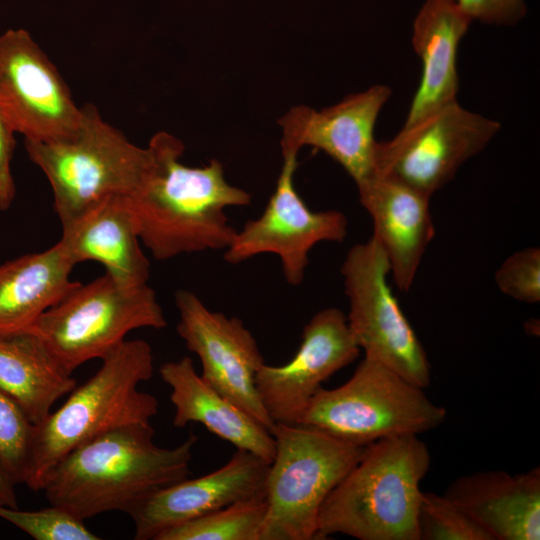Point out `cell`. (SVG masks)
<instances>
[{
    "label": "cell",
    "mask_w": 540,
    "mask_h": 540,
    "mask_svg": "<svg viewBox=\"0 0 540 540\" xmlns=\"http://www.w3.org/2000/svg\"><path fill=\"white\" fill-rule=\"evenodd\" d=\"M148 148L149 168L127 196L141 243L157 260L225 250L237 231L225 210L248 206L251 195L226 181L217 159L202 167L181 163L184 145L167 132L156 133Z\"/></svg>",
    "instance_id": "obj_1"
},
{
    "label": "cell",
    "mask_w": 540,
    "mask_h": 540,
    "mask_svg": "<svg viewBox=\"0 0 540 540\" xmlns=\"http://www.w3.org/2000/svg\"><path fill=\"white\" fill-rule=\"evenodd\" d=\"M151 423L110 430L68 453L43 487L51 505L77 518L122 511L129 514L155 492L191 475L197 437L175 447L154 442Z\"/></svg>",
    "instance_id": "obj_2"
},
{
    "label": "cell",
    "mask_w": 540,
    "mask_h": 540,
    "mask_svg": "<svg viewBox=\"0 0 540 540\" xmlns=\"http://www.w3.org/2000/svg\"><path fill=\"white\" fill-rule=\"evenodd\" d=\"M430 464L429 449L418 435L365 446L324 501L318 539L344 534L359 540H419L420 484Z\"/></svg>",
    "instance_id": "obj_3"
},
{
    "label": "cell",
    "mask_w": 540,
    "mask_h": 540,
    "mask_svg": "<svg viewBox=\"0 0 540 540\" xmlns=\"http://www.w3.org/2000/svg\"><path fill=\"white\" fill-rule=\"evenodd\" d=\"M153 370L151 346L141 339L125 340L105 356L93 376L35 425L24 484L42 491L53 468L74 449L115 428L150 423L159 403L138 385Z\"/></svg>",
    "instance_id": "obj_4"
},
{
    "label": "cell",
    "mask_w": 540,
    "mask_h": 540,
    "mask_svg": "<svg viewBox=\"0 0 540 540\" xmlns=\"http://www.w3.org/2000/svg\"><path fill=\"white\" fill-rule=\"evenodd\" d=\"M81 108V123L71 137L25 140L29 158L51 186L62 227L106 198L134 193L151 162L148 146L130 142L102 119L94 105Z\"/></svg>",
    "instance_id": "obj_5"
},
{
    "label": "cell",
    "mask_w": 540,
    "mask_h": 540,
    "mask_svg": "<svg viewBox=\"0 0 540 540\" xmlns=\"http://www.w3.org/2000/svg\"><path fill=\"white\" fill-rule=\"evenodd\" d=\"M275 455L266 480L267 510L260 540L318 539L320 509L361 458L365 446L318 429L275 423Z\"/></svg>",
    "instance_id": "obj_6"
},
{
    "label": "cell",
    "mask_w": 540,
    "mask_h": 540,
    "mask_svg": "<svg viewBox=\"0 0 540 540\" xmlns=\"http://www.w3.org/2000/svg\"><path fill=\"white\" fill-rule=\"evenodd\" d=\"M446 415V409L433 403L423 388L364 357L344 384L320 387L297 424L367 446L383 438L434 430Z\"/></svg>",
    "instance_id": "obj_7"
},
{
    "label": "cell",
    "mask_w": 540,
    "mask_h": 540,
    "mask_svg": "<svg viewBox=\"0 0 540 540\" xmlns=\"http://www.w3.org/2000/svg\"><path fill=\"white\" fill-rule=\"evenodd\" d=\"M167 320L148 285L126 287L106 273L78 284L30 329L72 374L83 363L102 360L141 328L163 329Z\"/></svg>",
    "instance_id": "obj_8"
},
{
    "label": "cell",
    "mask_w": 540,
    "mask_h": 540,
    "mask_svg": "<svg viewBox=\"0 0 540 540\" xmlns=\"http://www.w3.org/2000/svg\"><path fill=\"white\" fill-rule=\"evenodd\" d=\"M341 273L349 329L366 358L425 389L431 370L425 349L388 283V260L372 236L348 251Z\"/></svg>",
    "instance_id": "obj_9"
},
{
    "label": "cell",
    "mask_w": 540,
    "mask_h": 540,
    "mask_svg": "<svg viewBox=\"0 0 540 540\" xmlns=\"http://www.w3.org/2000/svg\"><path fill=\"white\" fill-rule=\"evenodd\" d=\"M499 129V122L453 101L403 125L392 139L377 142L374 173L431 197L467 160L481 152Z\"/></svg>",
    "instance_id": "obj_10"
},
{
    "label": "cell",
    "mask_w": 540,
    "mask_h": 540,
    "mask_svg": "<svg viewBox=\"0 0 540 540\" xmlns=\"http://www.w3.org/2000/svg\"><path fill=\"white\" fill-rule=\"evenodd\" d=\"M282 155V169L264 211L236 231L224 259L239 264L260 254H275L285 280L298 286L304 280L310 250L320 242H342L348 222L340 211L316 212L306 205L294 185L298 154Z\"/></svg>",
    "instance_id": "obj_11"
},
{
    "label": "cell",
    "mask_w": 540,
    "mask_h": 540,
    "mask_svg": "<svg viewBox=\"0 0 540 540\" xmlns=\"http://www.w3.org/2000/svg\"><path fill=\"white\" fill-rule=\"evenodd\" d=\"M0 113L25 140L51 142L71 137L81 123L69 88L30 34L0 36Z\"/></svg>",
    "instance_id": "obj_12"
},
{
    "label": "cell",
    "mask_w": 540,
    "mask_h": 540,
    "mask_svg": "<svg viewBox=\"0 0 540 540\" xmlns=\"http://www.w3.org/2000/svg\"><path fill=\"white\" fill-rule=\"evenodd\" d=\"M176 330L201 362V377L270 432L275 422L256 388V374L265 363L256 339L237 317L210 310L191 291L175 294Z\"/></svg>",
    "instance_id": "obj_13"
},
{
    "label": "cell",
    "mask_w": 540,
    "mask_h": 540,
    "mask_svg": "<svg viewBox=\"0 0 540 540\" xmlns=\"http://www.w3.org/2000/svg\"><path fill=\"white\" fill-rule=\"evenodd\" d=\"M338 308L318 311L305 325L295 355L279 366L263 364L256 374L259 397L275 423L297 424L322 383L360 354Z\"/></svg>",
    "instance_id": "obj_14"
},
{
    "label": "cell",
    "mask_w": 540,
    "mask_h": 540,
    "mask_svg": "<svg viewBox=\"0 0 540 540\" xmlns=\"http://www.w3.org/2000/svg\"><path fill=\"white\" fill-rule=\"evenodd\" d=\"M391 94L388 86L376 84L321 111L303 105L291 108L279 119L282 153L298 154L301 147L312 146L359 183L374 173V128Z\"/></svg>",
    "instance_id": "obj_15"
},
{
    "label": "cell",
    "mask_w": 540,
    "mask_h": 540,
    "mask_svg": "<svg viewBox=\"0 0 540 540\" xmlns=\"http://www.w3.org/2000/svg\"><path fill=\"white\" fill-rule=\"evenodd\" d=\"M269 465L261 457L237 449L220 468L155 492L129 513L135 524L134 539L154 540L182 522L236 502L266 497Z\"/></svg>",
    "instance_id": "obj_16"
},
{
    "label": "cell",
    "mask_w": 540,
    "mask_h": 540,
    "mask_svg": "<svg viewBox=\"0 0 540 540\" xmlns=\"http://www.w3.org/2000/svg\"><path fill=\"white\" fill-rule=\"evenodd\" d=\"M359 201L373 222V237L388 260L396 286L408 291L435 228L430 196L393 178L371 174L356 184Z\"/></svg>",
    "instance_id": "obj_17"
},
{
    "label": "cell",
    "mask_w": 540,
    "mask_h": 540,
    "mask_svg": "<svg viewBox=\"0 0 540 540\" xmlns=\"http://www.w3.org/2000/svg\"><path fill=\"white\" fill-rule=\"evenodd\" d=\"M492 540L540 539V468L487 470L454 480L444 494Z\"/></svg>",
    "instance_id": "obj_18"
},
{
    "label": "cell",
    "mask_w": 540,
    "mask_h": 540,
    "mask_svg": "<svg viewBox=\"0 0 540 540\" xmlns=\"http://www.w3.org/2000/svg\"><path fill=\"white\" fill-rule=\"evenodd\" d=\"M140 242L126 195L106 198L63 226L59 240L75 265L98 262L107 275L126 287L148 284L150 262Z\"/></svg>",
    "instance_id": "obj_19"
},
{
    "label": "cell",
    "mask_w": 540,
    "mask_h": 540,
    "mask_svg": "<svg viewBox=\"0 0 540 540\" xmlns=\"http://www.w3.org/2000/svg\"><path fill=\"white\" fill-rule=\"evenodd\" d=\"M161 379L171 388L173 425H203L209 432L271 463L275 441L271 432L197 374L190 357L161 365Z\"/></svg>",
    "instance_id": "obj_20"
},
{
    "label": "cell",
    "mask_w": 540,
    "mask_h": 540,
    "mask_svg": "<svg viewBox=\"0 0 540 540\" xmlns=\"http://www.w3.org/2000/svg\"><path fill=\"white\" fill-rule=\"evenodd\" d=\"M471 19L454 0H425L413 21L412 45L422 62L404 125L457 100V53Z\"/></svg>",
    "instance_id": "obj_21"
},
{
    "label": "cell",
    "mask_w": 540,
    "mask_h": 540,
    "mask_svg": "<svg viewBox=\"0 0 540 540\" xmlns=\"http://www.w3.org/2000/svg\"><path fill=\"white\" fill-rule=\"evenodd\" d=\"M75 264L58 242L0 266V335L30 330L38 319L79 282Z\"/></svg>",
    "instance_id": "obj_22"
},
{
    "label": "cell",
    "mask_w": 540,
    "mask_h": 540,
    "mask_svg": "<svg viewBox=\"0 0 540 540\" xmlns=\"http://www.w3.org/2000/svg\"><path fill=\"white\" fill-rule=\"evenodd\" d=\"M77 386L31 330L0 335V390L10 396L34 425Z\"/></svg>",
    "instance_id": "obj_23"
},
{
    "label": "cell",
    "mask_w": 540,
    "mask_h": 540,
    "mask_svg": "<svg viewBox=\"0 0 540 540\" xmlns=\"http://www.w3.org/2000/svg\"><path fill=\"white\" fill-rule=\"evenodd\" d=\"M266 497L236 502L172 526L154 540H260Z\"/></svg>",
    "instance_id": "obj_24"
},
{
    "label": "cell",
    "mask_w": 540,
    "mask_h": 540,
    "mask_svg": "<svg viewBox=\"0 0 540 540\" xmlns=\"http://www.w3.org/2000/svg\"><path fill=\"white\" fill-rule=\"evenodd\" d=\"M419 540H492L491 536L444 495L422 491Z\"/></svg>",
    "instance_id": "obj_25"
},
{
    "label": "cell",
    "mask_w": 540,
    "mask_h": 540,
    "mask_svg": "<svg viewBox=\"0 0 540 540\" xmlns=\"http://www.w3.org/2000/svg\"><path fill=\"white\" fill-rule=\"evenodd\" d=\"M35 425L23 409L0 390V461L11 481L24 484Z\"/></svg>",
    "instance_id": "obj_26"
},
{
    "label": "cell",
    "mask_w": 540,
    "mask_h": 540,
    "mask_svg": "<svg viewBox=\"0 0 540 540\" xmlns=\"http://www.w3.org/2000/svg\"><path fill=\"white\" fill-rule=\"evenodd\" d=\"M0 518L36 540L100 539L85 526L83 520L55 505L35 511H22L0 505Z\"/></svg>",
    "instance_id": "obj_27"
},
{
    "label": "cell",
    "mask_w": 540,
    "mask_h": 540,
    "mask_svg": "<svg viewBox=\"0 0 540 540\" xmlns=\"http://www.w3.org/2000/svg\"><path fill=\"white\" fill-rule=\"evenodd\" d=\"M502 293L525 303L540 301V249L526 247L508 256L495 273Z\"/></svg>",
    "instance_id": "obj_28"
},
{
    "label": "cell",
    "mask_w": 540,
    "mask_h": 540,
    "mask_svg": "<svg viewBox=\"0 0 540 540\" xmlns=\"http://www.w3.org/2000/svg\"><path fill=\"white\" fill-rule=\"evenodd\" d=\"M471 21L513 26L527 14L526 0H454Z\"/></svg>",
    "instance_id": "obj_29"
},
{
    "label": "cell",
    "mask_w": 540,
    "mask_h": 540,
    "mask_svg": "<svg viewBox=\"0 0 540 540\" xmlns=\"http://www.w3.org/2000/svg\"><path fill=\"white\" fill-rule=\"evenodd\" d=\"M14 132L0 113V210H7L15 197L11 161L15 149Z\"/></svg>",
    "instance_id": "obj_30"
},
{
    "label": "cell",
    "mask_w": 540,
    "mask_h": 540,
    "mask_svg": "<svg viewBox=\"0 0 540 540\" xmlns=\"http://www.w3.org/2000/svg\"><path fill=\"white\" fill-rule=\"evenodd\" d=\"M14 486L0 461V505L18 508Z\"/></svg>",
    "instance_id": "obj_31"
}]
</instances>
